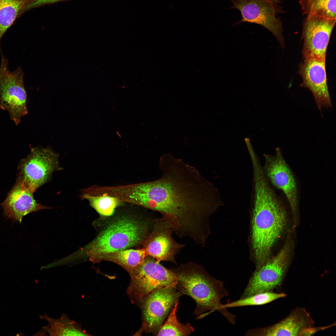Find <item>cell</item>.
<instances>
[{
  "instance_id": "obj_11",
  "label": "cell",
  "mask_w": 336,
  "mask_h": 336,
  "mask_svg": "<svg viewBox=\"0 0 336 336\" xmlns=\"http://www.w3.org/2000/svg\"><path fill=\"white\" fill-rule=\"evenodd\" d=\"M183 294L174 287L158 288L143 300L146 330L156 335L165 320Z\"/></svg>"
},
{
  "instance_id": "obj_9",
  "label": "cell",
  "mask_w": 336,
  "mask_h": 336,
  "mask_svg": "<svg viewBox=\"0 0 336 336\" xmlns=\"http://www.w3.org/2000/svg\"><path fill=\"white\" fill-rule=\"evenodd\" d=\"M232 8L238 9L242 19L239 22H248L260 25L269 30L283 46L282 22L277 14L278 4L270 0H231Z\"/></svg>"
},
{
  "instance_id": "obj_5",
  "label": "cell",
  "mask_w": 336,
  "mask_h": 336,
  "mask_svg": "<svg viewBox=\"0 0 336 336\" xmlns=\"http://www.w3.org/2000/svg\"><path fill=\"white\" fill-rule=\"evenodd\" d=\"M0 66V107L7 110L11 119L18 125L28 113L27 94L24 73L20 67L13 71L8 69V60L1 49Z\"/></svg>"
},
{
  "instance_id": "obj_24",
  "label": "cell",
  "mask_w": 336,
  "mask_h": 336,
  "mask_svg": "<svg viewBox=\"0 0 336 336\" xmlns=\"http://www.w3.org/2000/svg\"><path fill=\"white\" fill-rule=\"evenodd\" d=\"M66 0H28L26 4L23 11L44 5L53 3Z\"/></svg>"
},
{
  "instance_id": "obj_8",
  "label": "cell",
  "mask_w": 336,
  "mask_h": 336,
  "mask_svg": "<svg viewBox=\"0 0 336 336\" xmlns=\"http://www.w3.org/2000/svg\"><path fill=\"white\" fill-rule=\"evenodd\" d=\"M289 250L290 244L287 242L276 256L258 268L250 278L240 298L273 291L279 286L288 265Z\"/></svg>"
},
{
  "instance_id": "obj_16",
  "label": "cell",
  "mask_w": 336,
  "mask_h": 336,
  "mask_svg": "<svg viewBox=\"0 0 336 336\" xmlns=\"http://www.w3.org/2000/svg\"><path fill=\"white\" fill-rule=\"evenodd\" d=\"M314 321L310 314L304 308H298L292 311L286 318L271 326L248 330L245 335L301 336L305 329L313 326Z\"/></svg>"
},
{
  "instance_id": "obj_10",
  "label": "cell",
  "mask_w": 336,
  "mask_h": 336,
  "mask_svg": "<svg viewBox=\"0 0 336 336\" xmlns=\"http://www.w3.org/2000/svg\"><path fill=\"white\" fill-rule=\"evenodd\" d=\"M263 171L267 180L286 197L292 214L296 215L299 205V194L295 177L283 156L281 150L275 155H266Z\"/></svg>"
},
{
  "instance_id": "obj_7",
  "label": "cell",
  "mask_w": 336,
  "mask_h": 336,
  "mask_svg": "<svg viewBox=\"0 0 336 336\" xmlns=\"http://www.w3.org/2000/svg\"><path fill=\"white\" fill-rule=\"evenodd\" d=\"M59 169L58 154L50 147L32 148L20 162L16 181L34 192L47 181L53 172Z\"/></svg>"
},
{
  "instance_id": "obj_2",
  "label": "cell",
  "mask_w": 336,
  "mask_h": 336,
  "mask_svg": "<svg viewBox=\"0 0 336 336\" xmlns=\"http://www.w3.org/2000/svg\"><path fill=\"white\" fill-rule=\"evenodd\" d=\"M252 242L258 267L265 263L271 248L286 224V212L281 199L263 171L253 172Z\"/></svg>"
},
{
  "instance_id": "obj_21",
  "label": "cell",
  "mask_w": 336,
  "mask_h": 336,
  "mask_svg": "<svg viewBox=\"0 0 336 336\" xmlns=\"http://www.w3.org/2000/svg\"><path fill=\"white\" fill-rule=\"evenodd\" d=\"M299 3L306 16L314 15L336 18V0H301Z\"/></svg>"
},
{
  "instance_id": "obj_13",
  "label": "cell",
  "mask_w": 336,
  "mask_h": 336,
  "mask_svg": "<svg viewBox=\"0 0 336 336\" xmlns=\"http://www.w3.org/2000/svg\"><path fill=\"white\" fill-rule=\"evenodd\" d=\"M336 18L309 15L303 25L302 53L304 57L326 58V51Z\"/></svg>"
},
{
  "instance_id": "obj_1",
  "label": "cell",
  "mask_w": 336,
  "mask_h": 336,
  "mask_svg": "<svg viewBox=\"0 0 336 336\" xmlns=\"http://www.w3.org/2000/svg\"><path fill=\"white\" fill-rule=\"evenodd\" d=\"M159 167V179L125 185L124 201L159 212L179 237L203 244L206 220L222 202L218 189L196 168L170 154L160 158Z\"/></svg>"
},
{
  "instance_id": "obj_22",
  "label": "cell",
  "mask_w": 336,
  "mask_h": 336,
  "mask_svg": "<svg viewBox=\"0 0 336 336\" xmlns=\"http://www.w3.org/2000/svg\"><path fill=\"white\" fill-rule=\"evenodd\" d=\"M178 304V302L175 304L166 321L162 325L156 335L188 336L194 331L190 323L184 324L178 320L176 313Z\"/></svg>"
},
{
  "instance_id": "obj_12",
  "label": "cell",
  "mask_w": 336,
  "mask_h": 336,
  "mask_svg": "<svg viewBox=\"0 0 336 336\" xmlns=\"http://www.w3.org/2000/svg\"><path fill=\"white\" fill-rule=\"evenodd\" d=\"M154 226L152 233L144 244L147 256L159 262L168 261L176 264V256L184 245L178 243L173 238V223L162 216L156 220Z\"/></svg>"
},
{
  "instance_id": "obj_17",
  "label": "cell",
  "mask_w": 336,
  "mask_h": 336,
  "mask_svg": "<svg viewBox=\"0 0 336 336\" xmlns=\"http://www.w3.org/2000/svg\"><path fill=\"white\" fill-rule=\"evenodd\" d=\"M146 250L126 249L99 255L91 260L94 263L102 261H110L116 263L125 269L129 273L142 264L144 262Z\"/></svg>"
},
{
  "instance_id": "obj_15",
  "label": "cell",
  "mask_w": 336,
  "mask_h": 336,
  "mask_svg": "<svg viewBox=\"0 0 336 336\" xmlns=\"http://www.w3.org/2000/svg\"><path fill=\"white\" fill-rule=\"evenodd\" d=\"M34 193L16 181L5 200L0 203L4 216L13 222L21 223L23 217L29 213L51 208L37 203L33 198Z\"/></svg>"
},
{
  "instance_id": "obj_23",
  "label": "cell",
  "mask_w": 336,
  "mask_h": 336,
  "mask_svg": "<svg viewBox=\"0 0 336 336\" xmlns=\"http://www.w3.org/2000/svg\"><path fill=\"white\" fill-rule=\"evenodd\" d=\"M284 293H277L273 291L257 293L246 297L225 304H222V308L226 310L233 308L248 306H260L272 302L278 299L286 296Z\"/></svg>"
},
{
  "instance_id": "obj_6",
  "label": "cell",
  "mask_w": 336,
  "mask_h": 336,
  "mask_svg": "<svg viewBox=\"0 0 336 336\" xmlns=\"http://www.w3.org/2000/svg\"><path fill=\"white\" fill-rule=\"evenodd\" d=\"M160 263L150 256L146 257L142 264L129 273L131 281L128 292L136 300L142 301L150 293L160 287H176L175 274Z\"/></svg>"
},
{
  "instance_id": "obj_19",
  "label": "cell",
  "mask_w": 336,
  "mask_h": 336,
  "mask_svg": "<svg viewBox=\"0 0 336 336\" xmlns=\"http://www.w3.org/2000/svg\"><path fill=\"white\" fill-rule=\"evenodd\" d=\"M28 0H0V44L1 39L22 12Z\"/></svg>"
},
{
  "instance_id": "obj_3",
  "label": "cell",
  "mask_w": 336,
  "mask_h": 336,
  "mask_svg": "<svg viewBox=\"0 0 336 336\" xmlns=\"http://www.w3.org/2000/svg\"><path fill=\"white\" fill-rule=\"evenodd\" d=\"M177 277L176 288L192 298L196 304L194 314L200 319L217 311L231 324H235V316L222 308V299L228 295L224 282L207 273L199 264L189 261L170 269Z\"/></svg>"
},
{
  "instance_id": "obj_4",
  "label": "cell",
  "mask_w": 336,
  "mask_h": 336,
  "mask_svg": "<svg viewBox=\"0 0 336 336\" xmlns=\"http://www.w3.org/2000/svg\"><path fill=\"white\" fill-rule=\"evenodd\" d=\"M149 222L133 216H119L111 222L96 237L70 255L72 259L84 258L91 261L99 255L127 249L144 243L150 234Z\"/></svg>"
},
{
  "instance_id": "obj_18",
  "label": "cell",
  "mask_w": 336,
  "mask_h": 336,
  "mask_svg": "<svg viewBox=\"0 0 336 336\" xmlns=\"http://www.w3.org/2000/svg\"><path fill=\"white\" fill-rule=\"evenodd\" d=\"M40 317L49 323V325L44 329L50 336L89 335L82 329L80 324L70 319L65 314H62L61 317L57 319L45 315Z\"/></svg>"
},
{
  "instance_id": "obj_14",
  "label": "cell",
  "mask_w": 336,
  "mask_h": 336,
  "mask_svg": "<svg viewBox=\"0 0 336 336\" xmlns=\"http://www.w3.org/2000/svg\"><path fill=\"white\" fill-rule=\"evenodd\" d=\"M299 68L302 79L301 85L312 93L319 110L332 107L328 88L325 59L304 57Z\"/></svg>"
},
{
  "instance_id": "obj_25",
  "label": "cell",
  "mask_w": 336,
  "mask_h": 336,
  "mask_svg": "<svg viewBox=\"0 0 336 336\" xmlns=\"http://www.w3.org/2000/svg\"><path fill=\"white\" fill-rule=\"evenodd\" d=\"M274 0V1H275L276 2H279L280 1V0Z\"/></svg>"
},
{
  "instance_id": "obj_20",
  "label": "cell",
  "mask_w": 336,
  "mask_h": 336,
  "mask_svg": "<svg viewBox=\"0 0 336 336\" xmlns=\"http://www.w3.org/2000/svg\"><path fill=\"white\" fill-rule=\"evenodd\" d=\"M81 197L87 199L92 208L104 216L112 215L115 208L123 203L115 197L105 194H93L82 191Z\"/></svg>"
}]
</instances>
